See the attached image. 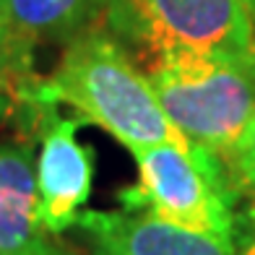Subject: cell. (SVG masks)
<instances>
[{
	"instance_id": "1",
	"label": "cell",
	"mask_w": 255,
	"mask_h": 255,
	"mask_svg": "<svg viewBox=\"0 0 255 255\" xmlns=\"http://www.w3.org/2000/svg\"><path fill=\"white\" fill-rule=\"evenodd\" d=\"M37 104H71L86 120L102 125L133 154L185 138L167 120L146 76L130 63L120 42L102 29H86L65 44L50 78L31 91Z\"/></svg>"
},
{
	"instance_id": "2",
	"label": "cell",
	"mask_w": 255,
	"mask_h": 255,
	"mask_svg": "<svg viewBox=\"0 0 255 255\" xmlns=\"http://www.w3.org/2000/svg\"><path fill=\"white\" fill-rule=\"evenodd\" d=\"M146 81L175 130L214 154H222L255 115V50L167 52L146 63Z\"/></svg>"
},
{
	"instance_id": "3",
	"label": "cell",
	"mask_w": 255,
	"mask_h": 255,
	"mask_svg": "<svg viewBox=\"0 0 255 255\" xmlns=\"http://www.w3.org/2000/svg\"><path fill=\"white\" fill-rule=\"evenodd\" d=\"M138 182L120 193L128 211H143L198 235L232 240L237 188L219 154L190 141L133 154Z\"/></svg>"
},
{
	"instance_id": "4",
	"label": "cell",
	"mask_w": 255,
	"mask_h": 255,
	"mask_svg": "<svg viewBox=\"0 0 255 255\" xmlns=\"http://www.w3.org/2000/svg\"><path fill=\"white\" fill-rule=\"evenodd\" d=\"M99 21L146 63L167 52L255 50V10L245 0H102Z\"/></svg>"
},
{
	"instance_id": "5",
	"label": "cell",
	"mask_w": 255,
	"mask_h": 255,
	"mask_svg": "<svg viewBox=\"0 0 255 255\" xmlns=\"http://www.w3.org/2000/svg\"><path fill=\"white\" fill-rule=\"evenodd\" d=\"M78 120L47 115L42 120V151L37 161L39 219L47 232H65L81 216V206L91 195L94 159L91 148L76 138Z\"/></svg>"
},
{
	"instance_id": "6",
	"label": "cell",
	"mask_w": 255,
	"mask_h": 255,
	"mask_svg": "<svg viewBox=\"0 0 255 255\" xmlns=\"http://www.w3.org/2000/svg\"><path fill=\"white\" fill-rule=\"evenodd\" d=\"M91 255H235L232 240L198 235L143 211H86L76 222Z\"/></svg>"
},
{
	"instance_id": "7",
	"label": "cell",
	"mask_w": 255,
	"mask_h": 255,
	"mask_svg": "<svg viewBox=\"0 0 255 255\" xmlns=\"http://www.w3.org/2000/svg\"><path fill=\"white\" fill-rule=\"evenodd\" d=\"M0 255H63L47 240L39 219L29 143H0Z\"/></svg>"
},
{
	"instance_id": "8",
	"label": "cell",
	"mask_w": 255,
	"mask_h": 255,
	"mask_svg": "<svg viewBox=\"0 0 255 255\" xmlns=\"http://www.w3.org/2000/svg\"><path fill=\"white\" fill-rule=\"evenodd\" d=\"M99 10L102 0H0V21L29 47L37 42H71L94 29Z\"/></svg>"
},
{
	"instance_id": "9",
	"label": "cell",
	"mask_w": 255,
	"mask_h": 255,
	"mask_svg": "<svg viewBox=\"0 0 255 255\" xmlns=\"http://www.w3.org/2000/svg\"><path fill=\"white\" fill-rule=\"evenodd\" d=\"M31 60H34V47L16 39L0 21V89L10 91H24L31 97L37 81L31 76Z\"/></svg>"
},
{
	"instance_id": "10",
	"label": "cell",
	"mask_w": 255,
	"mask_h": 255,
	"mask_svg": "<svg viewBox=\"0 0 255 255\" xmlns=\"http://www.w3.org/2000/svg\"><path fill=\"white\" fill-rule=\"evenodd\" d=\"M219 156H222L237 193L240 188L255 193V115L245 123V128L237 133V138Z\"/></svg>"
},
{
	"instance_id": "11",
	"label": "cell",
	"mask_w": 255,
	"mask_h": 255,
	"mask_svg": "<svg viewBox=\"0 0 255 255\" xmlns=\"http://www.w3.org/2000/svg\"><path fill=\"white\" fill-rule=\"evenodd\" d=\"M232 245H235V255H255V201L245 211L235 214Z\"/></svg>"
},
{
	"instance_id": "12",
	"label": "cell",
	"mask_w": 255,
	"mask_h": 255,
	"mask_svg": "<svg viewBox=\"0 0 255 255\" xmlns=\"http://www.w3.org/2000/svg\"><path fill=\"white\" fill-rule=\"evenodd\" d=\"M245 3H248V5H250V8L255 10V0H245Z\"/></svg>"
}]
</instances>
